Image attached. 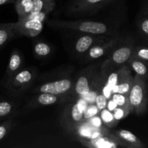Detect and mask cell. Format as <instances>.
<instances>
[{
	"label": "cell",
	"mask_w": 148,
	"mask_h": 148,
	"mask_svg": "<svg viewBox=\"0 0 148 148\" xmlns=\"http://www.w3.org/2000/svg\"><path fill=\"white\" fill-rule=\"evenodd\" d=\"M128 98L132 112L137 115H143L147 111L148 90L146 79L135 75Z\"/></svg>",
	"instance_id": "6da1fadb"
},
{
	"label": "cell",
	"mask_w": 148,
	"mask_h": 148,
	"mask_svg": "<svg viewBox=\"0 0 148 148\" xmlns=\"http://www.w3.org/2000/svg\"><path fill=\"white\" fill-rule=\"evenodd\" d=\"M49 25L60 28L70 29L92 35H103L108 33V27L105 23L95 21H66V20H51Z\"/></svg>",
	"instance_id": "7a4b0ae2"
},
{
	"label": "cell",
	"mask_w": 148,
	"mask_h": 148,
	"mask_svg": "<svg viewBox=\"0 0 148 148\" xmlns=\"http://www.w3.org/2000/svg\"><path fill=\"white\" fill-rule=\"evenodd\" d=\"M35 73L32 69H22L16 72L7 81V87L14 94L24 92L33 82Z\"/></svg>",
	"instance_id": "3957f363"
},
{
	"label": "cell",
	"mask_w": 148,
	"mask_h": 148,
	"mask_svg": "<svg viewBox=\"0 0 148 148\" xmlns=\"http://www.w3.org/2000/svg\"><path fill=\"white\" fill-rule=\"evenodd\" d=\"M43 28V22L33 18L20 19L14 23V33L17 36L36 37L38 36Z\"/></svg>",
	"instance_id": "277c9868"
},
{
	"label": "cell",
	"mask_w": 148,
	"mask_h": 148,
	"mask_svg": "<svg viewBox=\"0 0 148 148\" xmlns=\"http://www.w3.org/2000/svg\"><path fill=\"white\" fill-rule=\"evenodd\" d=\"M79 143L84 146L92 148H116L127 147L124 143L111 132L95 138H79Z\"/></svg>",
	"instance_id": "5b68a950"
},
{
	"label": "cell",
	"mask_w": 148,
	"mask_h": 148,
	"mask_svg": "<svg viewBox=\"0 0 148 148\" xmlns=\"http://www.w3.org/2000/svg\"><path fill=\"white\" fill-rule=\"evenodd\" d=\"M114 0H73L68 7L72 14H85L95 12Z\"/></svg>",
	"instance_id": "8992f818"
},
{
	"label": "cell",
	"mask_w": 148,
	"mask_h": 148,
	"mask_svg": "<svg viewBox=\"0 0 148 148\" xmlns=\"http://www.w3.org/2000/svg\"><path fill=\"white\" fill-rule=\"evenodd\" d=\"M97 73L94 71L82 73L77 79L73 86L74 93L76 96L83 97L90 91L97 88Z\"/></svg>",
	"instance_id": "52a82bcc"
},
{
	"label": "cell",
	"mask_w": 148,
	"mask_h": 148,
	"mask_svg": "<svg viewBox=\"0 0 148 148\" xmlns=\"http://www.w3.org/2000/svg\"><path fill=\"white\" fill-rule=\"evenodd\" d=\"M134 49V46L132 43L120 46L112 52L108 60L106 61L103 68L108 69L109 66H122L128 62L130 58L132 56Z\"/></svg>",
	"instance_id": "ba28073f"
},
{
	"label": "cell",
	"mask_w": 148,
	"mask_h": 148,
	"mask_svg": "<svg viewBox=\"0 0 148 148\" xmlns=\"http://www.w3.org/2000/svg\"><path fill=\"white\" fill-rule=\"evenodd\" d=\"M73 86V83L70 79H62L43 84L36 91L56 95H66V94L72 90Z\"/></svg>",
	"instance_id": "9c48e42d"
},
{
	"label": "cell",
	"mask_w": 148,
	"mask_h": 148,
	"mask_svg": "<svg viewBox=\"0 0 148 148\" xmlns=\"http://www.w3.org/2000/svg\"><path fill=\"white\" fill-rule=\"evenodd\" d=\"M64 121L67 128L71 130H77L78 127L85 121L83 112L79 109L77 103L66 107L64 111Z\"/></svg>",
	"instance_id": "30bf717a"
},
{
	"label": "cell",
	"mask_w": 148,
	"mask_h": 148,
	"mask_svg": "<svg viewBox=\"0 0 148 148\" xmlns=\"http://www.w3.org/2000/svg\"><path fill=\"white\" fill-rule=\"evenodd\" d=\"M119 42L120 38H111L109 40L108 39L105 41L95 45L88 51V53L87 55V59L88 60H95V59H100L106 56L114 47H116Z\"/></svg>",
	"instance_id": "8fae6325"
},
{
	"label": "cell",
	"mask_w": 148,
	"mask_h": 148,
	"mask_svg": "<svg viewBox=\"0 0 148 148\" xmlns=\"http://www.w3.org/2000/svg\"><path fill=\"white\" fill-rule=\"evenodd\" d=\"M134 82V77L128 66H121V73L119 78L118 82L113 88V93H119L129 95Z\"/></svg>",
	"instance_id": "7c38bea8"
},
{
	"label": "cell",
	"mask_w": 148,
	"mask_h": 148,
	"mask_svg": "<svg viewBox=\"0 0 148 148\" xmlns=\"http://www.w3.org/2000/svg\"><path fill=\"white\" fill-rule=\"evenodd\" d=\"M106 40H108L106 37H102L99 36H94L91 35L90 36L85 35V36H81L75 43V51L79 53H84L88 51L93 46Z\"/></svg>",
	"instance_id": "4fadbf2b"
},
{
	"label": "cell",
	"mask_w": 148,
	"mask_h": 148,
	"mask_svg": "<svg viewBox=\"0 0 148 148\" xmlns=\"http://www.w3.org/2000/svg\"><path fill=\"white\" fill-rule=\"evenodd\" d=\"M121 140L126 147L129 148H145V145L130 131L125 130H116L113 133Z\"/></svg>",
	"instance_id": "5bb4252c"
},
{
	"label": "cell",
	"mask_w": 148,
	"mask_h": 148,
	"mask_svg": "<svg viewBox=\"0 0 148 148\" xmlns=\"http://www.w3.org/2000/svg\"><path fill=\"white\" fill-rule=\"evenodd\" d=\"M65 96L53 95V94L46 93V92H40V94L38 95L36 98L32 101L31 104H34L36 106L52 105V104L57 103L64 101L66 99Z\"/></svg>",
	"instance_id": "9a60e30c"
},
{
	"label": "cell",
	"mask_w": 148,
	"mask_h": 148,
	"mask_svg": "<svg viewBox=\"0 0 148 148\" xmlns=\"http://www.w3.org/2000/svg\"><path fill=\"white\" fill-rule=\"evenodd\" d=\"M55 5L54 0H33V10L27 16H33L38 13L49 14L54 9Z\"/></svg>",
	"instance_id": "2e32d148"
},
{
	"label": "cell",
	"mask_w": 148,
	"mask_h": 148,
	"mask_svg": "<svg viewBox=\"0 0 148 148\" xmlns=\"http://www.w3.org/2000/svg\"><path fill=\"white\" fill-rule=\"evenodd\" d=\"M22 63H23V61H22V56L20 53L17 50L13 51L10 56V61H9L7 71H6V76L8 79L20 70Z\"/></svg>",
	"instance_id": "e0dca14e"
},
{
	"label": "cell",
	"mask_w": 148,
	"mask_h": 148,
	"mask_svg": "<svg viewBox=\"0 0 148 148\" xmlns=\"http://www.w3.org/2000/svg\"><path fill=\"white\" fill-rule=\"evenodd\" d=\"M128 62L130 68L134 70L136 75L147 80L148 78V66L146 62L133 56L130 58Z\"/></svg>",
	"instance_id": "ac0fdd59"
},
{
	"label": "cell",
	"mask_w": 148,
	"mask_h": 148,
	"mask_svg": "<svg viewBox=\"0 0 148 148\" xmlns=\"http://www.w3.org/2000/svg\"><path fill=\"white\" fill-rule=\"evenodd\" d=\"M14 7L18 15V20L27 17L33 7V0H16Z\"/></svg>",
	"instance_id": "d6986e66"
},
{
	"label": "cell",
	"mask_w": 148,
	"mask_h": 148,
	"mask_svg": "<svg viewBox=\"0 0 148 148\" xmlns=\"http://www.w3.org/2000/svg\"><path fill=\"white\" fill-rule=\"evenodd\" d=\"M14 23L0 24V48L7 44L14 37Z\"/></svg>",
	"instance_id": "ffe728a7"
},
{
	"label": "cell",
	"mask_w": 148,
	"mask_h": 148,
	"mask_svg": "<svg viewBox=\"0 0 148 148\" xmlns=\"http://www.w3.org/2000/svg\"><path fill=\"white\" fill-rule=\"evenodd\" d=\"M137 25L140 33L148 40V1L143 6Z\"/></svg>",
	"instance_id": "44dd1931"
},
{
	"label": "cell",
	"mask_w": 148,
	"mask_h": 148,
	"mask_svg": "<svg viewBox=\"0 0 148 148\" xmlns=\"http://www.w3.org/2000/svg\"><path fill=\"white\" fill-rule=\"evenodd\" d=\"M101 119H102L103 124V125L106 126L108 127H115L119 122L118 120L114 118V116L113 114V112L110 111L109 110L107 109L106 108L104 109L101 110V114H100Z\"/></svg>",
	"instance_id": "7402d4cb"
},
{
	"label": "cell",
	"mask_w": 148,
	"mask_h": 148,
	"mask_svg": "<svg viewBox=\"0 0 148 148\" xmlns=\"http://www.w3.org/2000/svg\"><path fill=\"white\" fill-rule=\"evenodd\" d=\"M111 98L115 101L118 106L128 108V109L131 110L132 112L131 106H130V102H129L128 95L119 93H113L112 95H111Z\"/></svg>",
	"instance_id": "603a6c76"
},
{
	"label": "cell",
	"mask_w": 148,
	"mask_h": 148,
	"mask_svg": "<svg viewBox=\"0 0 148 148\" xmlns=\"http://www.w3.org/2000/svg\"><path fill=\"white\" fill-rule=\"evenodd\" d=\"M51 51L50 46L46 43L38 42L34 46V52L38 56H46Z\"/></svg>",
	"instance_id": "cb8c5ba5"
},
{
	"label": "cell",
	"mask_w": 148,
	"mask_h": 148,
	"mask_svg": "<svg viewBox=\"0 0 148 148\" xmlns=\"http://www.w3.org/2000/svg\"><path fill=\"white\" fill-rule=\"evenodd\" d=\"M14 109V106L9 101L0 102V119L10 116Z\"/></svg>",
	"instance_id": "d4e9b609"
},
{
	"label": "cell",
	"mask_w": 148,
	"mask_h": 148,
	"mask_svg": "<svg viewBox=\"0 0 148 148\" xmlns=\"http://www.w3.org/2000/svg\"><path fill=\"white\" fill-rule=\"evenodd\" d=\"M132 56L148 63V48L144 46L134 47Z\"/></svg>",
	"instance_id": "484cf974"
},
{
	"label": "cell",
	"mask_w": 148,
	"mask_h": 148,
	"mask_svg": "<svg viewBox=\"0 0 148 148\" xmlns=\"http://www.w3.org/2000/svg\"><path fill=\"white\" fill-rule=\"evenodd\" d=\"M98 113H99V110L97 108L96 105L95 103H89L85 111L83 112L84 119L85 121H87L94 116L98 115Z\"/></svg>",
	"instance_id": "4316f807"
},
{
	"label": "cell",
	"mask_w": 148,
	"mask_h": 148,
	"mask_svg": "<svg viewBox=\"0 0 148 148\" xmlns=\"http://www.w3.org/2000/svg\"><path fill=\"white\" fill-rule=\"evenodd\" d=\"M131 112V110L128 109V108L117 106V108L113 111V114L114 116V118L118 120V121H119V120L123 119L126 116H127Z\"/></svg>",
	"instance_id": "83f0119b"
},
{
	"label": "cell",
	"mask_w": 148,
	"mask_h": 148,
	"mask_svg": "<svg viewBox=\"0 0 148 148\" xmlns=\"http://www.w3.org/2000/svg\"><path fill=\"white\" fill-rule=\"evenodd\" d=\"M12 120L8 119L0 124V141L7 135V132L12 126Z\"/></svg>",
	"instance_id": "f1b7e54d"
},
{
	"label": "cell",
	"mask_w": 148,
	"mask_h": 148,
	"mask_svg": "<svg viewBox=\"0 0 148 148\" xmlns=\"http://www.w3.org/2000/svg\"><path fill=\"white\" fill-rule=\"evenodd\" d=\"M107 103H108L107 102V98L103 95L102 92H98V95H96V98H95V104L96 105L99 111L106 108Z\"/></svg>",
	"instance_id": "f546056e"
},
{
	"label": "cell",
	"mask_w": 148,
	"mask_h": 148,
	"mask_svg": "<svg viewBox=\"0 0 148 148\" xmlns=\"http://www.w3.org/2000/svg\"><path fill=\"white\" fill-rule=\"evenodd\" d=\"M87 122L90 124V126H92L94 128H102L103 127V124L102 119H101V116H98L95 115L94 116H92V118L89 119L88 120H87Z\"/></svg>",
	"instance_id": "4dcf8cb0"
},
{
	"label": "cell",
	"mask_w": 148,
	"mask_h": 148,
	"mask_svg": "<svg viewBox=\"0 0 148 148\" xmlns=\"http://www.w3.org/2000/svg\"><path fill=\"white\" fill-rule=\"evenodd\" d=\"M117 106H117V104L116 103L115 101L111 98L109 99V101H108V102L107 103L106 108L108 110H109L110 111H111V112H113V111L117 108Z\"/></svg>",
	"instance_id": "1f68e13d"
},
{
	"label": "cell",
	"mask_w": 148,
	"mask_h": 148,
	"mask_svg": "<svg viewBox=\"0 0 148 148\" xmlns=\"http://www.w3.org/2000/svg\"><path fill=\"white\" fill-rule=\"evenodd\" d=\"M16 0H0V6L4 5V4H9V3L14 2Z\"/></svg>",
	"instance_id": "d6a6232c"
}]
</instances>
